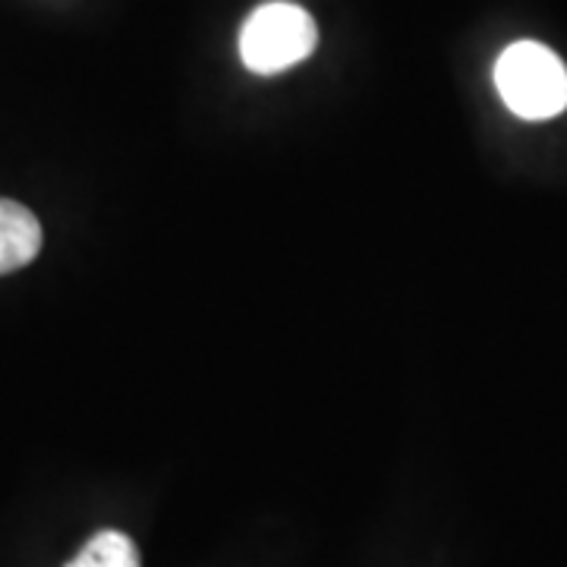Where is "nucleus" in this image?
I'll list each match as a JSON object with an SVG mask.
<instances>
[{
    "label": "nucleus",
    "instance_id": "obj_1",
    "mask_svg": "<svg viewBox=\"0 0 567 567\" xmlns=\"http://www.w3.org/2000/svg\"><path fill=\"white\" fill-rule=\"evenodd\" d=\"M502 102L524 121H548L567 107V70L539 41H514L495 63Z\"/></svg>",
    "mask_w": 567,
    "mask_h": 567
},
{
    "label": "nucleus",
    "instance_id": "obj_2",
    "mask_svg": "<svg viewBox=\"0 0 567 567\" xmlns=\"http://www.w3.org/2000/svg\"><path fill=\"white\" fill-rule=\"evenodd\" d=\"M319 41L316 22L297 3H262L240 32V58L259 76H275L312 54Z\"/></svg>",
    "mask_w": 567,
    "mask_h": 567
},
{
    "label": "nucleus",
    "instance_id": "obj_3",
    "mask_svg": "<svg viewBox=\"0 0 567 567\" xmlns=\"http://www.w3.org/2000/svg\"><path fill=\"white\" fill-rule=\"evenodd\" d=\"M39 252V218L17 199H0V278L25 268Z\"/></svg>",
    "mask_w": 567,
    "mask_h": 567
},
{
    "label": "nucleus",
    "instance_id": "obj_4",
    "mask_svg": "<svg viewBox=\"0 0 567 567\" xmlns=\"http://www.w3.org/2000/svg\"><path fill=\"white\" fill-rule=\"evenodd\" d=\"M66 567H140V551L126 533L102 529Z\"/></svg>",
    "mask_w": 567,
    "mask_h": 567
}]
</instances>
